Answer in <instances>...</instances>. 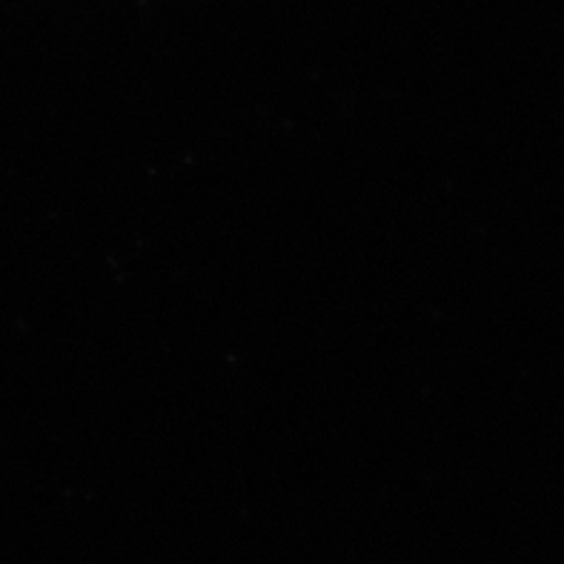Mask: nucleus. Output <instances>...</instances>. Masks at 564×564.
Returning a JSON list of instances; mask_svg holds the SVG:
<instances>
[]
</instances>
